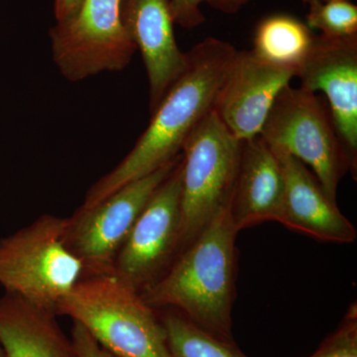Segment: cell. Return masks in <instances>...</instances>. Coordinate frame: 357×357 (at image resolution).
Masks as SVG:
<instances>
[{
	"label": "cell",
	"mask_w": 357,
	"mask_h": 357,
	"mask_svg": "<svg viewBox=\"0 0 357 357\" xmlns=\"http://www.w3.org/2000/svg\"><path fill=\"white\" fill-rule=\"evenodd\" d=\"M237 50L223 40L204 39L187 53L182 74L151 112L146 130L112 172L86 195L79 208H89L124 185L177 159L185 140L215 107Z\"/></svg>",
	"instance_id": "cell-1"
},
{
	"label": "cell",
	"mask_w": 357,
	"mask_h": 357,
	"mask_svg": "<svg viewBox=\"0 0 357 357\" xmlns=\"http://www.w3.org/2000/svg\"><path fill=\"white\" fill-rule=\"evenodd\" d=\"M230 208L231 204L220 211L180 251L170 269L140 295L155 310H175L208 333L234 340L231 312L239 231Z\"/></svg>",
	"instance_id": "cell-2"
},
{
	"label": "cell",
	"mask_w": 357,
	"mask_h": 357,
	"mask_svg": "<svg viewBox=\"0 0 357 357\" xmlns=\"http://www.w3.org/2000/svg\"><path fill=\"white\" fill-rule=\"evenodd\" d=\"M56 314L79 324L119 357H173L165 326L140 293L114 273L86 275Z\"/></svg>",
	"instance_id": "cell-3"
},
{
	"label": "cell",
	"mask_w": 357,
	"mask_h": 357,
	"mask_svg": "<svg viewBox=\"0 0 357 357\" xmlns=\"http://www.w3.org/2000/svg\"><path fill=\"white\" fill-rule=\"evenodd\" d=\"M243 145L213 110L185 140L181 159L182 227L178 252L231 204Z\"/></svg>",
	"instance_id": "cell-4"
},
{
	"label": "cell",
	"mask_w": 357,
	"mask_h": 357,
	"mask_svg": "<svg viewBox=\"0 0 357 357\" xmlns=\"http://www.w3.org/2000/svg\"><path fill=\"white\" fill-rule=\"evenodd\" d=\"M65 218L44 215L0 239V285L36 306L56 312L84 276L83 264L64 241Z\"/></svg>",
	"instance_id": "cell-5"
},
{
	"label": "cell",
	"mask_w": 357,
	"mask_h": 357,
	"mask_svg": "<svg viewBox=\"0 0 357 357\" xmlns=\"http://www.w3.org/2000/svg\"><path fill=\"white\" fill-rule=\"evenodd\" d=\"M260 136L276 153L290 155L309 166L326 196L337 203L338 185L351 166L330 110L316 93L286 86Z\"/></svg>",
	"instance_id": "cell-6"
},
{
	"label": "cell",
	"mask_w": 357,
	"mask_h": 357,
	"mask_svg": "<svg viewBox=\"0 0 357 357\" xmlns=\"http://www.w3.org/2000/svg\"><path fill=\"white\" fill-rule=\"evenodd\" d=\"M49 35L54 62L70 82L124 70L137 51L122 22L121 0H82Z\"/></svg>",
	"instance_id": "cell-7"
},
{
	"label": "cell",
	"mask_w": 357,
	"mask_h": 357,
	"mask_svg": "<svg viewBox=\"0 0 357 357\" xmlns=\"http://www.w3.org/2000/svg\"><path fill=\"white\" fill-rule=\"evenodd\" d=\"M180 157L65 218L66 246L83 264L84 276L114 273L115 259L134 223Z\"/></svg>",
	"instance_id": "cell-8"
},
{
	"label": "cell",
	"mask_w": 357,
	"mask_h": 357,
	"mask_svg": "<svg viewBox=\"0 0 357 357\" xmlns=\"http://www.w3.org/2000/svg\"><path fill=\"white\" fill-rule=\"evenodd\" d=\"M181 159L182 153L141 211L115 259L114 273L139 293L161 277L180 248Z\"/></svg>",
	"instance_id": "cell-9"
},
{
	"label": "cell",
	"mask_w": 357,
	"mask_h": 357,
	"mask_svg": "<svg viewBox=\"0 0 357 357\" xmlns=\"http://www.w3.org/2000/svg\"><path fill=\"white\" fill-rule=\"evenodd\" d=\"M296 77L301 88L325 95L335 130L357 174V35L333 38L314 36L311 51Z\"/></svg>",
	"instance_id": "cell-10"
},
{
	"label": "cell",
	"mask_w": 357,
	"mask_h": 357,
	"mask_svg": "<svg viewBox=\"0 0 357 357\" xmlns=\"http://www.w3.org/2000/svg\"><path fill=\"white\" fill-rule=\"evenodd\" d=\"M296 75L297 70L265 62L252 51H237L213 112L237 139H253Z\"/></svg>",
	"instance_id": "cell-11"
},
{
	"label": "cell",
	"mask_w": 357,
	"mask_h": 357,
	"mask_svg": "<svg viewBox=\"0 0 357 357\" xmlns=\"http://www.w3.org/2000/svg\"><path fill=\"white\" fill-rule=\"evenodd\" d=\"M121 11L124 27L144 62L153 112L184 70L187 53L176 41L169 0H121Z\"/></svg>",
	"instance_id": "cell-12"
},
{
	"label": "cell",
	"mask_w": 357,
	"mask_h": 357,
	"mask_svg": "<svg viewBox=\"0 0 357 357\" xmlns=\"http://www.w3.org/2000/svg\"><path fill=\"white\" fill-rule=\"evenodd\" d=\"M276 154L283 167L285 184L277 222L326 243H354L356 227L342 215L337 203L326 196L312 171L290 155Z\"/></svg>",
	"instance_id": "cell-13"
},
{
	"label": "cell",
	"mask_w": 357,
	"mask_h": 357,
	"mask_svg": "<svg viewBox=\"0 0 357 357\" xmlns=\"http://www.w3.org/2000/svg\"><path fill=\"white\" fill-rule=\"evenodd\" d=\"M284 188L280 159L266 141L260 135L244 141L230 208L238 231L264 222H277Z\"/></svg>",
	"instance_id": "cell-14"
},
{
	"label": "cell",
	"mask_w": 357,
	"mask_h": 357,
	"mask_svg": "<svg viewBox=\"0 0 357 357\" xmlns=\"http://www.w3.org/2000/svg\"><path fill=\"white\" fill-rule=\"evenodd\" d=\"M55 312L13 294L0 298V347L4 357H77Z\"/></svg>",
	"instance_id": "cell-15"
},
{
	"label": "cell",
	"mask_w": 357,
	"mask_h": 357,
	"mask_svg": "<svg viewBox=\"0 0 357 357\" xmlns=\"http://www.w3.org/2000/svg\"><path fill=\"white\" fill-rule=\"evenodd\" d=\"M314 40L309 26L293 16L278 14L265 18L257 26L251 51L270 64L298 70Z\"/></svg>",
	"instance_id": "cell-16"
},
{
	"label": "cell",
	"mask_w": 357,
	"mask_h": 357,
	"mask_svg": "<svg viewBox=\"0 0 357 357\" xmlns=\"http://www.w3.org/2000/svg\"><path fill=\"white\" fill-rule=\"evenodd\" d=\"M160 318L173 357H248L234 340L208 333L175 310Z\"/></svg>",
	"instance_id": "cell-17"
},
{
	"label": "cell",
	"mask_w": 357,
	"mask_h": 357,
	"mask_svg": "<svg viewBox=\"0 0 357 357\" xmlns=\"http://www.w3.org/2000/svg\"><path fill=\"white\" fill-rule=\"evenodd\" d=\"M309 6L310 29H318L333 38L357 35V6L349 0H319Z\"/></svg>",
	"instance_id": "cell-18"
},
{
	"label": "cell",
	"mask_w": 357,
	"mask_h": 357,
	"mask_svg": "<svg viewBox=\"0 0 357 357\" xmlns=\"http://www.w3.org/2000/svg\"><path fill=\"white\" fill-rule=\"evenodd\" d=\"M309 357H357V309L352 304L337 330Z\"/></svg>",
	"instance_id": "cell-19"
},
{
	"label": "cell",
	"mask_w": 357,
	"mask_h": 357,
	"mask_svg": "<svg viewBox=\"0 0 357 357\" xmlns=\"http://www.w3.org/2000/svg\"><path fill=\"white\" fill-rule=\"evenodd\" d=\"M203 2L208 0H169L174 23L187 29L203 24L206 20L199 8Z\"/></svg>",
	"instance_id": "cell-20"
},
{
	"label": "cell",
	"mask_w": 357,
	"mask_h": 357,
	"mask_svg": "<svg viewBox=\"0 0 357 357\" xmlns=\"http://www.w3.org/2000/svg\"><path fill=\"white\" fill-rule=\"evenodd\" d=\"M72 342L77 357H119L107 351L89 335L83 326L75 321L72 331Z\"/></svg>",
	"instance_id": "cell-21"
},
{
	"label": "cell",
	"mask_w": 357,
	"mask_h": 357,
	"mask_svg": "<svg viewBox=\"0 0 357 357\" xmlns=\"http://www.w3.org/2000/svg\"><path fill=\"white\" fill-rule=\"evenodd\" d=\"M248 1L250 0H208L206 3L223 13L231 14L237 13ZM302 1L311 4L312 2L319 1V0H302Z\"/></svg>",
	"instance_id": "cell-22"
},
{
	"label": "cell",
	"mask_w": 357,
	"mask_h": 357,
	"mask_svg": "<svg viewBox=\"0 0 357 357\" xmlns=\"http://www.w3.org/2000/svg\"><path fill=\"white\" fill-rule=\"evenodd\" d=\"M81 2L82 0H55L54 13H55L56 21L63 20L74 13Z\"/></svg>",
	"instance_id": "cell-23"
},
{
	"label": "cell",
	"mask_w": 357,
	"mask_h": 357,
	"mask_svg": "<svg viewBox=\"0 0 357 357\" xmlns=\"http://www.w3.org/2000/svg\"><path fill=\"white\" fill-rule=\"evenodd\" d=\"M0 357H4L3 351H2L1 347H0Z\"/></svg>",
	"instance_id": "cell-24"
}]
</instances>
